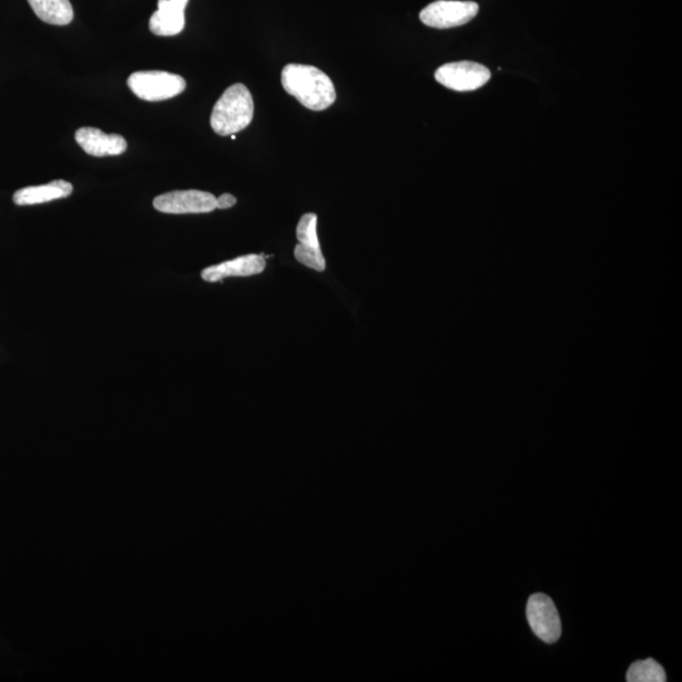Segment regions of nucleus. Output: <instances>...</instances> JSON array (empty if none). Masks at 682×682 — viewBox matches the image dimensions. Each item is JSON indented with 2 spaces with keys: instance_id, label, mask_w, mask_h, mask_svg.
Masks as SVG:
<instances>
[{
  "instance_id": "nucleus-1",
  "label": "nucleus",
  "mask_w": 682,
  "mask_h": 682,
  "mask_svg": "<svg viewBox=\"0 0 682 682\" xmlns=\"http://www.w3.org/2000/svg\"><path fill=\"white\" fill-rule=\"evenodd\" d=\"M282 85L287 94L295 96L305 108L321 112L336 100L333 81L318 67L288 64L282 71Z\"/></svg>"
},
{
  "instance_id": "nucleus-2",
  "label": "nucleus",
  "mask_w": 682,
  "mask_h": 682,
  "mask_svg": "<svg viewBox=\"0 0 682 682\" xmlns=\"http://www.w3.org/2000/svg\"><path fill=\"white\" fill-rule=\"evenodd\" d=\"M254 102L246 85L230 86L220 96L211 113V128L219 136L227 137L246 129L252 123Z\"/></svg>"
},
{
  "instance_id": "nucleus-3",
  "label": "nucleus",
  "mask_w": 682,
  "mask_h": 682,
  "mask_svg": "<svg viewBox=\"0 0 682 682\" xmlns=\"http://www.w3.org/2000/svg\"><path fill=\"white\" fill-rule=\"evenodd\" d=\"M129 89L146 102H163L184 93L186 81L167 71H138L128 79Z\"/></svg>"
},
{
  "instance_id": "nucleus-4",
  "label": "nucleus",
  "mask_w": 682,
  "mask_h": 682,
  "mask_svg": "<svg viewBox=\"0 0 682 682\" xmlns=\"http://www.w3.org/2000/svg\"><path fill=\"white\" fill-rule=\"evenodd\" d=\"M478 12L479 6L474 2L437 0L420 13V19L427 27L446 30V28L464 26L473 21Z\"/></svg>"
},
{
  "instance_id": "nucleus-5",
  "label": "nucleus",
  "mask_w": 682,
  "mask_h": 682,
  "mask_svg": "<svg viewBox=\"0 0 682 682\" xmlns=\"http://www.w3.org/2000/svg\"><path fill=\"white\" fill-rule=\"evenodd\" d=\"M435 79L437 83L451 90L474 91L491 80V71L475 62H451L437 69Z\"/></svg>"
},
{
  "instance_id": "nucleus-6",
  "label": "nucleus",
  "mask_w": 682,
  "mask_h": 682,
  "mask_svg": "<svg viewBox=\"0 0 682 682\" xmlns=\"http://www.w3.org/2000/svg\"><path fill=\"white\" fill-rule=\"evenodd\" d=\"M153 206L165 214H206L216 209V198L206 191H171L157 196Z\"/></svg>"
},
{
  "instance_id": "nucleus-7",
  "label": "nucleus",
  "mask_w": 682,
  "mask_h": 682,
  "mask_svg": "<svg viewBox=\"0 0 682 682\" xmlns=\"http://www.w3.org/2000/svg\"><path fill=\"white\" fill-rule=\"evenodd\" d=\"M527 619L541 641L555 643L561 636V621L554 602L546 594H533L527 603Z\"/></svg>"
},
{
  "instance_id": "nucleus-8",
  "label": "nucleus",
  "mask_w": 682,
  "mask_h": 682,
  "mask_svg": "<svg viewBox=\"0 0 682 682\" xmlns=\"http://www.w3.org/2000/svg\"><path fill=\"white\" fill-rule=\"evenodd\" d=\"M296 235L299 240L295 248L296 261L316 272L325 271L326 262L318 238V215L307 213L302 216Z\"/></svg>"
},
{
  "instance_id": "nucleus-9",
  "label": "nucleus",
  "mask_w": 682,
  "mask_h": 682,
  "mask_svg": "<svg viewBox=\"0 0 682 682\" xmlns=\"http://www.w3.org/2000/svg\"><path fill=\"white\" fill-rule=\"evenodd\" d=\"M76 142L94 157L120 156L127 151L128 143L119 134H107L98 128L84 127L75 133Z\"/></svg>"
},
{
  "instance_id": "nucleus-10",
  "label": "nucleus",
  "mask_w": 682,
  "mask_h": 682,
  "mask_svg": "<svg viewBox=\"0 0 682 682\" xmlns=\"http://www.w3.org/2000/svg\"><path fill=\"white\" fill-rule=\"evenodd\" d=\"M189 0H158V9L150 19L153 35L170 37L180 35L185 28V9Z\"/></svg>"
},
{
  "instance_id": "nucleus-11",
  "label": "nucleus",
  "mask_w": 682,
  "mask_h": 682,
  "mask_svg": "<svg viewBox=\"0 0 682 682\" xmlns=\"http://www.w3.org/2000/svg\"><path fill=\"white\" fill-rule=\"evenodd\" d=\"M264 268H266V258L263 254H248V256L205 268L201 272V278L206 282H219L229 277H251L262 273Z\"/></svg>"
},
{
  "instance_id": "nucleus-12",
  "label": "nucleus",
  "mask_w": 682,
  "mask_h": 682,
  "mask_svg": "<svg viewBox=\"0 0 682 682\" xmlns=\"http://www.w3.org/2000/svg\"><path fill=\"white\" fill-rule=\"evenodd\" d=\"M74 187L65 180H56L47 185L24 187L13 196L14 204L30 206L50 203V201L69 198Z\"/></svg>"
},
{
  "instance_id": "nucleus-13",
  "label": "nucleus",
  "mask_w": 682,
  "mask_h": 682,
  "mask_svg": "<svg viewBox=\"0 0 682 682\" xmlns=\"http://www.w3.org/2000/svg\"><path fill=\"white\" fill-rule=\"evenodd\" d=\"M33 12L41 21L54 26H67L74 19L70 0H28Z\"/></svg>"
},
{
  "instance_id": "nucleus-14",
  "label": "nucleus",
  "mask_w": 682,
  "mask_h": 682,
  "mask_svg": "<svg viewBox=\"0 0 682 682\" xmlns=\"http://www.w3.org/2000/svg\"><path fill=\"white\" fill-rule=\"evenodd\" d=\"M666 672L659 662L653 659L637 661L627 672L628 682H665Z\"/></svg>"
},
{
  "instance_id": "nucleus-15",
  "label": "nucleus",
  "mask_w": 682,
  "mask_h": 682,
  "mask_svg": "<svg viewBox=\"0 0 682 682\" xmlns=\"http://www.w3.org/2000/svg\"><path fill=\"white\" fill-rule=\"evenodd\" d=\"M237 204V198L230 194H223L220 198H216V209H229Z\"/></svg>"
},
{
  "instance_id": "nucleus-16",
  "label": "nucleus",
  "mask_w": 682,
  "mask_h": 682,
  "mask_svg": "<svg viewBox=\"0 0 682 682\" xmlns=\"http://www.w3.org/2000/svg\"><path fill=\"white\" fill-rule=\"evenodd\" d=\"M230 137H232L233 141H235V139H237V136H235V134H232V136H230Z\"/></svg>"
}]
</instances>
